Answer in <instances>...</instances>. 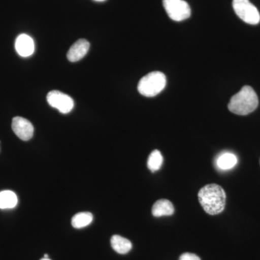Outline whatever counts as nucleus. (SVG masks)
Here are the masks:
<instances>
[{"label": "nucleus", "mask_w": 260, "mask_h": 260, "mask_svg": "<svg viewBox=\"0 0 260 260\" xmlns=\"http://www.w3.org/2000/svg\"><path fill=\"white\" fill-rule=\"evenodd\" d=\"M174 213V205L168 200H158L152 208V214L155 217L169 216Z\"/></svg>", "instance_id": "9d476101"}, {"label": "nucleus", "mask_w": 260, "mask_h": 260, "mask_svg": "<svg viewBox=\"0 0 260 260\" xmlns=\"http://www.w3.org/2000/svg\"><path fill=\"white\" fill-rule=\"evenodd\" d=\"M258 104L259 100L254 89L249 85H245L240 91L232 97L228 107L234 114L247 115L255 110Z\"/></svg>", "instance_id": "f03ea898"}, {"label": "nucleus", "mask_w": 260, "mask_h": 260, "mask_svg": "<svg viewBox=\"0 0 260 260\" xmlns=\"http://www.w3.org/2000/svg\"><path fill=\"white\" fill-rule=\"evenodd\" d=\"M162 5L169 18L174 21H183L190 17V7L184 0H162Z\"/></svg>", "instance_id": "39448f33"}, {"label": "nucleus", "mask_w": 260, "mask_h": 260, "mask_svg": "<svg viewBox=\"0 0 260 260\" xmlns=\"http://www.w3.org/2000/svg\"><path fill=\"white\" fill-rule=\"evenodd\" d=\"M238 159L234 154L224 153L217 159V166L220 170H229L237 165Z\"/></svg>", "instance_id": "ddd939ff"}, {"label": "nucleus", "mask_w": 260, "mask_h": 260, "mask_svg": "<svg viewBox=\"0 0 260 260\" xmlns=\"http://www.w3.org/2000/svg\"><path fill=\"white\" fill-rule=\"evenodd\" d=\"M162 161H164V158L160 152L158 150H153L148 157V169L152 172H157L161 168Z\"/></svg>", "instance_id": "2eb2a0df"}, {"label": "nucleus", "mask_w": 260, "mask_h": 260, "mask_svg": "<svg viewBox=\"0 0 260 260\" xmlns=\"http://www.w3.org/2000/svg\"><path fill=\"white\" fill-rule=\"evenodd\" d=\"M198 199L207 213L211 215H218L225 208L226 194L220 185L210 184L200 189Z\"/></svg>", "instance_id": "f257e3e1"}, {"label": "nucleus", "mask_w": 260, "mask_h": 260, "mask_svg": "<svg viewBox=\"0 0 260 260\" xmlns=\"http://www.w3.org/2000/svg\"><path fill=\"white\" fill-rule=\"evenodd\" d=\"M47 102L61 114H68L74 108V101L71 97L59 90H52L47 95Z\"/></svg>", "instance_id": "423d86ee"}, {"label": "nucleus", "mask_w": 260, "mask_h": 260, "mask_svg": "<svg viewBox=\"0 0 260 260\" xmlns=\"http://www.w3.org/2000/svg\"><path fill=\"white\" fill-rule=\"evenodd\" d=\"M111 245L114 251L120 254H127L133 248L129 240L119 235L113 236L111 239Z\"/></svg>", "instance_id": "9b49d317"}, {"label": "nucleus", "mask_w": 260, "mask_h": 260, "mask_svg": "<svg viewBox=\"0 0 260 260\" xmlns=\"http://www.w3.org/2000/svg\"><path fill=\"white\" fill-rule=\"evenodd\" d=\"M15 49L19 55L28 57L34 54L35 44L31 37L26 34H20L15 41Z\"/></svg>", "instance_id": "6e6552de"}, {"label": "nucleus", "mask_w": 260, "mask_h": 260, "mask_svg": "<svg viewBox=\"0 0 260 260\" xmlns=\"http://www.w3.org/2000/svg\"><path fill=\"white\" fill-rule=\"evenodd\" d=\"M179 260H201V259L199 256L192 254V253H184V254H181Z\"/></svg>", "instance_id": "dca6fc26"}, {"label": "nucleus", "mask_w": 260, "mask_h": 260, "mask_svg": "<svg viewBox=\"0 0 260 260\" xmlns=\"http://www.w3.org/2000/svg\"><path fill=\"white\" fill-rule=\"evenodd\" d=\"M41 260H51V259H49V258H43V259H42Z\"/></svg>", "instance_id": "a211bd4d"}, {"label": "nucleus", "mask_w": 260, "mask_h": 260, "mask_svg": "<svg viewBox=\"0 0 260 260\" xmlns=\"http://www.w3.org/2000/svg\"><path fill=\"white\" fill-rule=\"evenodd\" d=\"M89 48H90V43L85 39H79L77 41L68 51L67 54L68 60L71 62H76L83 59L88 53Z\"/></svg>", "instance_id": "1a4fd4ad"}, {"label": "nucleus", "mask_w": 260, "mask_h": 260, "mask_svg": "<svg viewBox=\"0 0 260 260\" xmlns=\"http://www.w3.org/2000/svg\"><path fill=\"white\" fill-rule=\"evenodd\" d=\"M233 8L238 17L245 23L250 25L259 23V11L249 0H233Z\"/></svg>", "instance_id": "20e7f679"}, {"label": "nucleus", "mask_w": 260, "mask_h": 260, "mask_svg": "<svg viewBox=\"0 0 260 260\" xmlns=\"http://www.w3.org/2000/svg\"><path fill=\"white\" fill-rule=\"evenodd\" d=\"M12 129L15 134L23 141L31 139L34 135V128L31 123L25 118L16 116L13 118Z\"/></svg>", "instance_id": "0eeeda50"}, {"label": "nucleus", "mask_w": 260, "mask_h": 260, "mask_svg": "<svg viewBox=\"0 0 260 260\" xmlns=\"http://www.w3.org/2000/svg\"><path fill=\"white\" fill-rule=\"evenodd\" d=\"M44 258H49V256H48V254H45V255H44Z\"/></svg>", "instance_id": "6ab92c4d"}, {"label": "nucleus", "mask_w": 260, "mask_h": 260, "mask_svg": "<svg viewBox=\"0 0 260 260\" xmlns=\"http://www.w3.org/2000/svg\"><path fill=\"white\" fill-rule=\"evenodd\" d=\"M167 78L161 72H152L143 77L138 83V90L141 95L153 97L165 88Z\"/></svg>", "instance_id": "7ed1b4c3"}, {"label": "nucleus", "mask_w": 260, "mask_h": 260, "mask_svg": "<svg viewBox=\"0 0 260 260\" xmlns=\"http://www.w3.org/2000/svg\"><path fill=\"white\" fill-rule=\"evenodd\" d=\"M18 204V197L10 190L0 191V209H12Z\"/></svg>", "instance_id": "f8f14e48"}, {"label": "nucleus", "mask_w": 260, "mask_h": 260, "mask_svg": "<svg viewBox=\"0 0 260 260\" xmlns=\"http://www.w3.org/2000/svg\"><path fill=\"white\" fill-rule=\"evenodd\" d=\"M93 214L89 212H82L77 213L72 218V225L75 229H83L88 226L93 221Z\"/></svg>", "instance_id": "4468645a"}, {"label": "nucleus", "mask_w": 260, "mask_h": 260, "mask_svg": "<svg viewBox=\"0 0 260 260\" xmlns=\"http://www.w3.org/2000/svg\"><path fill=\"white\" fill-rule=\"evenodd\" d=\"M94 1H95V2H104V1H106V0H94Z\"/></svg>", "instance_id": "f3484780"}]
</instances>
